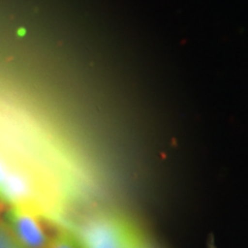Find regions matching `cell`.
Listing matches in <instances>:
<instances>
[{
    "label": "cell",
    "mask_w": 248,
    "mask_h": 248,
    "mask_svg": "<svg viewBox=\"0 0 248 248\" xmlns=\"http://www.w3.org/2000/svg\"><path fill=\"white\" fill-rule=\"evenodd\" d=\"M6 226L22 248H49L52 238L46 233L43 218L29 210L9 206L4 214Z\"/></svg>",
    "instance_id": "7a4b0ae2"
},
{
    "label": "cell",
    "mask_w": 248,
    "mask_h": 248,
    "mask_svg": "<svg viewBox=\"0 0 248 248\" xmlns=\"http://www.w3.org/2000/svg\"><path fill=\"white\" fill-rule=\"evenodd\" d=\"M78 240L83 248H151L135 225L115 216L89 222L80 230Z\"/></svg>",
    "instance_id": "6da1fadb"
},
{
    "label": "cell",
    "mask_w": 248,
    "mask_h": 248,
    "mask_svg": "<svg viewBox=\"0 0 248 248\" xmlns=\"http://www.w3.org/2000/svg\"><path fill=\"white\" fill-rule=\"evenodd\" d=\"M49 248H83V246L75 234L66 229H60L52 237Z\"/></svg>",
    "instance_id": "3957f363"
},
{
    "label": "cell",
    "mask_w": 248,
    "mask_h": 248,
    "mask_svg": "<svg viewBox=\"0 0 248 248\" xmlns=\"http://www.w3.org/2000/svg\"><path fill=\"white\" fill-rule=\"evenodd\" d=\"M1 210H2V201L0 200V213H1Z\"/></svg>",
    "instance_id": "277c9868"
}]
</instances>
